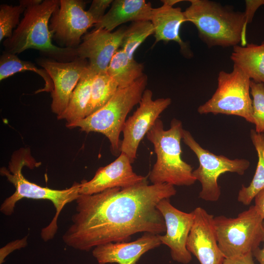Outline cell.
Instances as JSON below:
<instances>
[{
	"instance_id": "1",
	"label": "cell",
	"mask_w": 264,
	"mask_h": 264,
	"mask_svg": "<svg viewBox=\"0 0 264 264\" xmlns=\"http://www.w3.org/2000/svg\"><path fill=\"white\" fill-rule=\"evenodd\" d=\"M176 193L172 185H149L147 179L128 188L80 195L63 240L75 249L88 251L110 242H129L138 233L160 235L166 225L156 206Z\"/></svg>"
},
{
	"instance_id": "2",
	"label": "cell",
	"mask_w": 264,
	"mask_h": 264,
	"mask_svg": "<svg viewBox=\"0 0 264 264\" xmlns=\"http://www.w3.org/2000/svg\"><path fill=\"white\" fill-rule=\"evenodd\" d=\"M26 6L23 17L12 36L3 43L4 51L20 54L28 49L39 50L50 59L70 62L76 58L75 48L53 44L49 22L60 0H22Z\"/></svg>"
},
{
	"instance_id": "3",
	"label": "cell",
	"mask_w": 264,
	"mask_h": 264,
	"mask_svg": "<svg viewBox=\"0 0 264 264\" xmlns=\"http://www.w3.org/2000/svg\"><path fill=\"white\" fill-rule=\"evenodd\" d=\"M189 1L190 5L184 11L186 22L195 25L199 38L208 47H233L242 42L245 43L248 22L244 12L209 0Z\"/></svg>"
},
{
	"instance_id": "4",
	"label": "cell",
	"mask_w": 264,
	"mask_h": 264,
	"mask_svg": "<svg viewBox=\"0 0 264 264\" xmlns=\"http://www.w3.org/2000/svg\"><path fill=\"white\" fill-rule=\"evenodd\" d=\"M25 150L19 151L13 156L8 168L0 169V174L15 187V192L6 198L0 207V212L6 216L11 215L16 203L23 198L46 199L53 204L56 213L50 223L41 230L42 239L47 242L52 239L58 230V217L63 208L68 203L75 200L80 195V183L74 182L69 188L55 190L40 186L27 180L22 174L24 166H30L31 157Z\"/></svg>"
},
{
	"instance_id": "5",
	"label": "cell",
	"mask_w": 264,
	"mask_h": 264,
	"mask_svg": "<svg viewBox=\"0 0 264 264\" xmlns=\"http://www.w3.org/2000/svg\"><path fill=\"white\" fill-rule=\"evenodd\" d=\"M183 130L181 122L175 118L172 120L169 129L165 130L158 118L147 133L156 154V161L149 176L152 184L190 186L196 181L192 167L181 157Z\"/></svg>"
},
{
	"instance_id": "6",
	"label": "cell",
	"mask_w": 264,
	"mask_h": 264,
	"mask_svg": "<svg viewBox=\"0 0 264 264\" xmlns=\"http://www.w3.org/2000/svg\"><path fill=\"white\" fill-rule=\"evenodd\" d=\"M147 83L144 74L126 88H119L112 98L101 108L74 123L69 128H79L86 132L104 134L109 140L112 154L120 152L119 136L126 117L134 106L139 103Z\"/></svg>"
},
{
	"instance_id": "7",
	"label": "cell",
	"mask_w": 264,
	"mask_h": 264,
	"mask_svg": "<svg viewBox=\"0 0 264 264\" xmlns=\"http://www.w3.org/2000/svg\"><path fill=\"white\" fill-rule=\"evenodd\" d=\"M219 247L225 258L244 255L259 247L263 242L264 221L255 205L236 218H214Z\"/></svg>"
},
{
	"instance_id": "8",
	"label": "cell",
	"mask_w": 264,
	"mask_h": 264,
	"mask_svg": "<svg viewBox=\"0 0 264 264\" xmlns=\"http://www.w3.org/2000/svg\"><path fill=\"white\" fill-rule=\"evenodd\" d=\"M250 81V79L234 65L230 72L220 71L216 90L209 100L198 108V112L236 115L253 124Z\"/></svg>"
},
{
	"instance_id": "9",
	"label": "cell",
	"mask_w": 264,
	"mask_h": 264,
	"mask_svg": "<svg viewBox=\"0 0 264 264\" xmlns=\"http://www.w3.org/2000/svg\"><path fill=\"white\" fill-rule=\"evenodd\" d=\"M182 139L198 157L199 166L193 171V175L201 184L199 197L204 200L216 201L219 200L220 189L218 180L221 174L231 172L243 175L250 166V162L245 159H231L203 149L191 133L184 129Z\"/></svg>"
},
{
	"instance_id": "10",
	"label": "cell",
	"mask_w": 264,
	"mask_h": 264,
	"mask_svg": "<svg viewBox=\"0 0 264 264\" xmlns=\"http://www.w3.org/2000/svg\"><path fill=\"white\" fill-rule=\"evenodd\" d=\"M85 6L82 0H60L49 28L52 39L62 47L77 48L88 29L96 24Z\"/></svg>"
},
{
	"instance_id": "11",
	"label": "cell",
	"mask_w": 264,
	"mask_h": 264,
	"mask_svg": "<svg viewBox=\"0 0 264 264\" xmlns=\"http://www.w3.org/2000/svg\"><path fill=\"white\" fill-rule=\"evenodd\" d=\"M171 103L169 98L154 100L151 90L144 91L138 108L126 120L122 131L123 138L121 141L120 153L126 154L132 163L136 159L141 141Z\"/></svg>"
},
{
	"instance_id": "12",
	"label": "cell",
	"mask_w": 264,
	"mask_h": 264,
	"mask_svg": "<svg viewBox=\"0 0 264 264\" xmlns=\"http://www.w3.org/2000/svg\"><path fill=\"white\" fill-rule=\"evenodd\" d=\"M37 63L48 72L52 80L51 108L53 113L59 116L66 110L74 89L88 66V62L80 58L66 62L42 58L38 59Z\"/></svg>"
},
{
	"instance_id": "13",
	"label": "cell",
	"mask_w": 264,
	"mask_h": 264,
	"mask_svg": "<svg viewBox=\"0 0 264 264\" xmlns=\"http://www.w3.org/2000/svg\"><path fill=\"white\" fill-rule=\"evenodd\" d=\"M156 207L164 219L166 234L158 235L161 244L170 249L172 259L178 263L187 264L192 260V255L186 247V243L193 224V212L187 213L175 207L170 198H164Z\"/></svg>"
},
{
	"instance_id": "14",
	"label": "cell",
	"mask_w": 264,
	"mask_h": 264,
	"mask_svg": "<svg viewBox=\"0 0 264 264\" xmlns=\"http://www.w3.org/2000/svg\"><path fill=\"white\" fill-rule=\"evenodd\" d=\"M125 30L121 28L112 32L100 28L86 34L75 48L77 57L88 61V67L95 74L107 72L113 56L121 45Z\"/></svg>"
},
{
	"instance_id": "15",
	"label": "cell",
	"mask_w": 264,
	"mask_h": 264,
	"mask_svg": "<svg viewBox=\"0 0 264 264\" xmlns=\"http://www.w3.org/2000/svg\"><path fill=\"white\" fill-rule=\"evenodd\" d=\"M194 220L186 247L200 264H222L225 258L218 243L214 216L198 207L193 211Z\"/></svg>"
},
{
	"instance_id": "16",
	"label": "cell",
	"mask_w": 264,
	"mask_h": 264,
	"mask_svg": "<svg viewBox=\"0 0 264 264\" xmlns=\"http://www.w3.org/2000/svg\"><path fill=\"white\" fill-rule=\"evenodd\" d=\"M129 157L120 153L119 156L109 165L99 168L93 177L80 183V195H92L107 189L128 188L146 180L133 171Z\"/></svg>"
},
{
	"instance_id": "17",
	"label": "cell",
	"mask_w": 264,
	"mask_h": 264,
	"mask_svg": "<svg viewBox=\"0 0 264 264\" xmlns=\"http://www.w3.org/2000/svg\"><path fill=\"white\" fill-rule=\"evenodd\" d=\"M161 244L158 235L144 233L133 242H110L97 246L92 253L99 264H136L143 254Z\"/></svg>"
},
{
	"instance_id": "18",
	"label": "cell",
	"mask_w": 264,
	"mask_h": 264,
	"mask_svg": "<svg viewBox=\"0 0 264 264\" xmlns=\"http://www.w3.org/2000/svg\"><path fill=\"white\" fill-rule=\"evenodd\" d=\"M182 0H165L163 5L154 8L151 22L154 27L155 43L161 41H174L177 43L182 53L191 57L192 53L188 44L181 39L179 31L181 24L186 22L184 11L180 7H174Z\"/></svg>"
},
{
	"instance_id": "19",
	"label": "cell",
	"mask_w": 264,
	"mask_h": 264,
	"mask_svg": "<svg viewBox=\"0 0 264 264\" xmlns=\"http://www.w3.org/2000/svg\"><path fill=\"white\" fill-rule=\"evenodd\" d=\"M154 9L145 0H115L109 11L94 25L95 29L112 31L118 25L128 22L151 21Z\"/></svg>"
},
{
	"instance_id": "20",
	"label": "cell",
	"mask_w": 264,
	"mask_h": 264,
	"mask_svg": "<svg viewBox=\"0 0 264 264\" xmlns=\"http://www.w3.org/2000/svg\"><path fill=\"white\" fill-rule=\"evenodd\" d=\"M95 75L88 66L74 89L66 110L57 116L58 119L66 121V126L68 128L74 123L86 117Z\"/></svg>"
},
{
	"instance_id": "21",
	"label": "cell",
	"mask_w": 264,
	"mask_h": 264,
	"mask_svg": "<svg viewBox=\"0 0 264 264\" xmlns=\"http://www.w3.org/2000/svg\"><path fill=\"white\" fill-rule=\"evenodd\" d=\"M230 59L251 80L264 84V42L233 47Z\"/></svg>"
},
{
	"instance_id": "22",
	"label": "cell",
	"mask_w": 264,
	"mask_h": 264,
	"mask_svg": "<svg viewBox=\"0 0 264 264\" xmlns=\"http://www.w3.org/2000/svg\"><path fill=\"white\" fill-rule=\"evenodd\" d=\"M143 65L130 59L122 48H119L113 56L107 73L119 88H126L143 75Z\"/></svg>"
},
{
	"instance_id": "23",
	"label": "cell",
	"mask_w": 264,
	"mask_h": 264,
	"mask_svg": "<svg viewBox=\"0 0 264 264\" xmlns=\"http://www.w3.org/2000/svg\"><path fill=\"white\" fill-rule=\"evenodd\" d=\"M250 136L257 151L258 161L249 185L245 187L242 185L238 193V200L246 205L250 204L255 196L264 189V133H257L252 129Z\"/></svg>"
},
{
	"instance_id": "24",
	"label": "cell",
	"mask_w": 264,
	"mask_h": 264,
	"mask_svg": "<svg viewBox=\"0 0 264 264\" xmlns=\"http://www.w3.org/2000/svg\"><path fill=\"white\" fill-rule=\"evenodd\" d=\"M25 71L36 73L44 80V87L38 90L40 92H50L53 83L49 74L44 68H40L33 63L21 60L16 54L3 51L0 57V80L2 81L13 75Z\"/></svg>"
},
{
	"instance_id": "25",
	"label": "cell",
	"mask_w": 264,
	"mask_h": 264,
	"mask_svg": "<svg viewBox=\"0 0 264 264\" xmlns=\"http://www.w3.org/2000/svg\"><path fill=\"white\" fill-rule=\"evenodd\" d=\"M119 87L107 72L95 75L93 79L90 99L86 117L103 107L114 95Z\"/></svg>"
},
{
	"instance_id": "26",
	"label": "cell",
	"mask_w": 264,
	"mask_h": 264,
	"mask_svg": "<svg viewBox=\"0 0 264 264\" xmlns=\"http://www.w3.org/2000/svg\"><path fill=\"white\" fill-rule=\"evenodd\" d=\"M154 34V27L150 21L132 22L126 29L122 44V48L128 57L133 59V54L137 48L151 35Z\"/></svg>"
},
{
	"instance_id": "27",
	"label": "cell",
	"mask_w": 264,
	"mask_h": 264,
	"mask_svg": "<svg viewBox=\"0 0 264 264\" xmlns=\"http://www.w3.org/2000/svg\"><path fill=\"white\" fill-rule=\"evenodd\" d=\"M26 6L23 0L19 5H12L3 4L0 6V41L10 38L13 29L20 23L21 15L23 13Z\"/></svg>"
},
{
	"instance_id": "28",
	"label": "cell",
	"mask_w": 264,
	"mask_h": 264,
	"mask_svg": "<svg viewBox=\"0 0 264 264\" xmlns=\"http://www.w3.org/2000/svg\"><path fill=\"white\" fill-rule=\"evenodd\" d=\"M250 93L252 99V114L255 131L264 132V84L252 80L250 84Z\"/></svg>"
},
{
	"instance_id": "29",
	"label": "cell",
	"mask_w": 264,
	"mask_h": 264,
	"mask_svg": "<svg viewBox=\"0 0 264 264\" xmlns=\"http://www.w3.org/2000/svg\"><path fill=\"white\" fill-rule=\"evenodd\" d=\"M112 0H93L88 10L98 23L105 15L107 8L112 3Z\"/></svg>"
},
{
	"instance_id": "30",
	"label": "cell",
	"mask_w": 264,
	"mask_h": 264,
	"mask_svg": "<svg viewBox=\"0 0 264 264\" xmlns=\"http://www.w3.org/2000/svg\"><path fill=\"white\" fill-rule=\"evenodd\" d=\"M245 10L244 12L248 23L251 22L257 9L264 4V0H245Z\"/></svg>"
},
{
	"instance_id": "31",
	"label": "cell",
	"mask_w": 264,
	"mask_h": 264,
	"mask_svg": "<svg viewBox=\"0 0 264 264\" xmlns=\"http://www.w3.org/2000/svg\"><path fill=\"white\" fill-rule=\"evenodd\" d=\"M222 264H255L252 253L231 258H225Z\"/></svg>"
},
{
	"instance_id": "32",
	"label": "cell",
	"mask_w": 264,
	"mask_h": 264,
	"mask_svg": "<svg viewBox=\"0 0 264 264\" xmlns=\"http://www.w3.org/2000/svg\"><path fill=\"white\" fill-rule=\"evenodd\" d=\"M255 206L264 220V189L260 191L255 197Z\"/></svg>"
},
{
	"instance_id": "33",
	"label": "cell",
	"mask_w": 264,
	"mask_h": 264,
	"mask_svg": "<svg viewBox=\"0 0 264 264\" xmlns=\"http://www.w3.org/2000/svg\"><path fill=\"white\" fill-rule=\"evenodd\" d=\"M264 247L262 249L257 248L252 252L253 256L259 262L260 264H264V236L263 242Z\"/></svg>"
}]
</instances>
